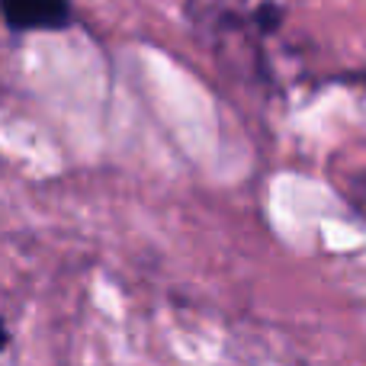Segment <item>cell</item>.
Returning <instances> with one entry per match:
<instances>
[{
	"instance_id": "3957f363",
	"label": "cell",
	"mask_w": 366,
	"mask_h": 366,
	"mask_svg": "<svg viewBox=\"0 0 366 366\" xmlns=\"http://www.w3.org/2000/svg\"><path fill=\"white\" fill-rule=\"evenodd\" d=\"M6 344H10V331H6V325L0 322V350H4Z\"/></svg>"
},
{
	"instance_id": "7a4b0ae2",
	"label": "cell",
	"mask_w": 366,
	"mask_h": 366,
	"mask_svg": "<svg viewBox=\"0 0 366 366\" xmlns=\"http://www.w3.org/2000/svg\"><path fill=\"white\" fill-rule=\"evenodd\" d=\"M254 23L260 26V32H273L283 23V6L273 4V0H264V4L254 10Z\"/></svg>"
},
{
	"instance_id": "6da1fadb",
	"label": "cell",
	"mask_w": 366,
	"mask_h": 366,
	"mask_svg": "<svg viewBox=\"0 0 366 366\" xmlns=\"http://www.w3.org/2000/svg\"><path fill=\"white\" fill-rule=\"evenodd\" d=\"M0 19L10 32H61L74 26L71 0H0Z\"/></svg>"
}]
</instances>
